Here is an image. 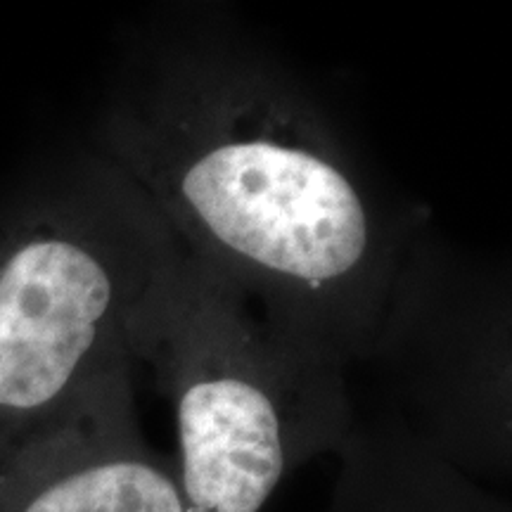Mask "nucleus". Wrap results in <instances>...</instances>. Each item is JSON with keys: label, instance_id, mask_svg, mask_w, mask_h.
<instances>
[{"label": "nucleus", "instance_id": "4", "mask_svg": "<svg viewBox=\"0 0 512 512\" xmlns=\"http://www.w3.org/2000/svg\"><path fill=\"white\" fill-rule=\"evenodd\" d=\"M366 361L399 418L467 477L512 470L510 275L467 256L425 221L396 273Z\"/></svg>", "mask_w": 512, "mask_h": 512}, {"label": "nucleus", "instance_id": "6", "mask_svg": "<svg viewBox=\"0 0 512 512\" xmlns=\"http://www.w3.org/2000/svg\"><path fill=\"white\" fill-rule=\"evenodd\" d=\"M325 512H512L510 503L467 477L394 415L351 430Z\"/></svg>", "mask_w": 512, "mask_h": 512}, {"label": "nucleus", "instance_id": "1", "mask_svg": "<svg viewBox=\"0 0 512 512\" xmlns=\"http://www.w3.org/2000/svg\"><path fill=\"white\" fill-rule=\"evenodd\" d=\"M107 159L178 247L332 366L366 361L425 209L377 181L290 62L209 5L157 10L105 121Z\"/></svg>", "mask_w": 512, "mask_h": 512}, {"label": "nucleus", "instance_id": "2", "mask_svg": "<svg viewBox=\"0 0 512 512\" xmlns=\"http://www.w3.org/2000/svg\"><path fill=\"white\" fill-rule=\"evenodd\" d=\"M171 403L188 512H261L294 470L356 427L344 370L273 328L183 249L131 330Z\"/></svg>", "mask_w": 512, "mask_h": 512}, {"label": "nucleus", "instance_id": "5", "mask_svg": "<svg viewBox=\"0 0 512 512\" xmlns=\"http://www.w3.org/2000/svg\"><path fill=\"white\" fill-rule=\"evenodd\" d=\"M0 512H188L176 463L140 427L131 373L0 441Z\"/></svg>", "mask_w": 512, "mask_h": 512}, {"label": "nucleus", "instance_id": "3", "mask_svg": "<svg viewBox=\"0 0 512 512\" xmlns=\"http://www.w3.org/2000/svg\"><path fill=\"white\" fill-rule=\"evenodd\" d=\"M178 242L110 159L0 228V439L131 373V330Z\"/></svg>", "mask_w": 512, "mask_h": 512}]
</instances>
